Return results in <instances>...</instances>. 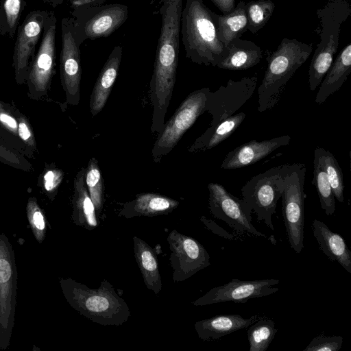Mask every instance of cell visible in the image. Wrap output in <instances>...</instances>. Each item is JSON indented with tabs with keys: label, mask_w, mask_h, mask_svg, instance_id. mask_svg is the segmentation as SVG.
<instances>
[{
	"label": "cell",
	"mask_w": 351,
	"mask_h": 351,
	"mask_svg": "<svg viewBox=\"0 0 351 351\" xmlns=\"http://www.w3.org/2000/svg\"><path fill=\"white\" fill-rule=\"evenodd\" d=\"M180 34L186 57L197 64L217 66L226 51L217 34L215 13L203 0H186Z\"/></svg>",
	"instance_id": "1"
},
{
	"label": "cell",
	"mask_w": 351,
	"mask_h": 351,
	"mask_svg": "<svg viewBox=\"0 0 351 351\" xmlns=\"http://www.w3.org/2000/svg\"><path fill=\"white\" fill-rule=\"evenodd\" d=\"M59 283L69 305L93 323L118 326L130 317L128 305L106 279L97 289L89 288L71 278H60Z\"/></svg>",
	"instance_id": "2"
},
{
	"label": "cell",
	"mask_w": 351,
	"mask_h": 351,
	"mask_svg": "<svg viewBox=\"0 0 351 351\" xmlns=\"http://www.w3.org/2000/svg\"><path fill=\"white\" fill-rule=\"evenodd\" d=\"M313 51L311 44L284 38L267 58V66L258 88V111L273 107L287 82L307 60Z\"/></svg>",
	"instance_id": "3"
},
{
	"label": "cell",
	"mask_w": 351,
	"mask_h": 351,
	"mask_svg": "<svg viewBox=\"0 0 351 351\" xmlns=\"http://www.w3.org/2000/svg\"><path fill=\"white\" fill-rule=\"evenodd\" d=\"M320 20V42L308 69V85L311 91L320 85L330 69L337 51L341 25L351 14L348 0H329L316 11Z\"/></svg>",
	"instance_id": "4"
},
{
	"label": "cell",
	"mask_w": 351,
	"mask_h": 351,
	"mask_svg": "<svg viewBox=\"0 0 351 351\" xmlns=\"http://www.w3.org/2000/svg\"><path fill=\"white\" fill-rule=\"evenodd\" d=\"M295 165L286 164L273 167L249 180L241 189L243 201L258 221H263L271 230L274 227L271 216L276 213L278 200L281 197L287 176Z\"/></svg>",
	"instance_id": "5"
},
{
	"label": "cell",
	"mask_w": 351,
	"mask_h": 351,
	"mask_svg": "<svg viewBox=\"0 0 351 351\" xmlns=\"http://www.w3.org/2000/svg\"><path fill=\"white\" fill-rule=\"evenodd\" d=\"M71 18L76 40L106 38L117 30L128 17V7L121 3L85 5L73 8Z\"/></svg>",
	"instance_id": "6"
},
{
	"label": "cell",
	"mask_w": 351,
	"mask_h": 351,
	"mask_svg": "<svg viewBox=\"0 0 351 351\" xmlns=\"http://www.w3.org/2000/svg\"><path fill=\"white\" fill-rule=\"evenodd\" d=\"M210 90L209 88H202L193 91L165 123L152 150V156L155 162H160L164 156L172 151L197 119L206 112V102Z\"/></svg>",
	"instance_id": "7"
},
{
	"label": "cell",
	"mask_w": 351,
	"mask_h": 351,
	"mask_svg": "<svg viewBox=\"0 0 351 351\" xmlns=\"http://www.w3.org/2000/svg\"><path fill=\"white\" fill-rule=\"evenodd\" d=\"M18 273L14 251L8 237L0 232V351L10 343L14 326Z\"/></svg>",
	"instance_id": "8"
},
{
	"label": "cell",
	"mask_w": 351,
	"mask_h": 351,
	"mask_svg": "<svg viewBox=\"0 0 351 351\" xmlns=\"http://www.w3.org/2000/svg\"><path fill=\"white\" fill-rule=\"evenodd\" d=\"M306 165L295 163L287 176L281 195L282 211L287 235L291 247L298 254L304 247V185Z\"/></svg>",
	"instance_id": "9"
},
{
	"label": "cell",
	"mask_w": 351,
	"mask_h": 351,
	"mask_svg": "<svg viewBox=\"0 0 351 351\" xmlns=\"http://www.w3.org/2000/svg\"><path fill=\"white\" fill-rule=\"evenodd\" d=\"M57 19L49 12L45 21L38 49L30 60L26 83L28 96L38 100L45 95L51 86L56 66V33Z\"/></svg>",
	"instance_id": "10"
},
{
	"label": "cell",
	"mask_w": 351,
	"mask_h": 351,
	"mask_svg": "<svg viewBox=\"0 0 351 351\" xmlns=\"http://www.w3.org/2000/svg\"><path fill=\"white\" fill-rule=\"evenodd\" d=\"M167 240L173 282L184 281L210 265L208 252L194 238L172 230Z\"/></svg>",
	"instance_id": "11"
},
{
	"label": "cell",
	"mask_w": 351,
	"mask_h": 351,
	"mask_svg": "<svg viewBox=\"0 0 351 351\" xmlns=\"http://www.w3.org/2000/svg\"><path fill=\"white\" fill-rule=\"evenodd\" d=\"M62 48L60 58L61 83L66 102L78 105L80 100L82 75L80 45L78 44L71 17H64L61 21Z\"/></svg>",
	"instance_id": "12"
},
{
	"label": "cell",
	"mask_w": 351,
	"mask_h": 351,
	"mask_svg": "<svg viewBox=\"0 0 351 351\" xmlns=\"http://www.w3.org/2000/svg\"><path fill=\"white\" fill-rule=\"evenodd\" d=\"M258 76L244 77L234 81L230 79L226 85L214 92L209 91L206 111L212 116L210 125H216L241 108L253 95Z\"/></svg>",
	"instance_id": "13"
},
{
	"label": "cell",
	"mask_w": 351,
	"mask_h": 351,
	"mask_svg": "<svg viewBox=\"0 0 351 351\" xmlns=\"http://www.w3.org/2000/svg\"><path fill=\"white\" fill-rule=\"evenodd\" d=\"M208 189V208L214 217L225 221L237 232L267 238L252 224V213L247 210L243 199L233 195L218 183H209Z\"/></svg>",
	"instance_id": "14"
},
{
	"label": "cell",
	"mask_w": 351,
	"mask_h": 351,
	"mask_svg": "<svg viewBox=\"0 0 351 351\" xmlns=\"http://www.w3.org/2000/svg\"><path fill=\"white\" fill-rule=\"evenodd\" d=\"M49 12L47 10H32L17 28L13 66L15 80L19 85L26 82L29 64L35 55L36 46L41 38L44 23Z\"/></svg>",
	"instance_id": "15"
},
{
	"label": "cell",
	"mask_w": 351,
	"mask_h": 351,
	"mask_svg": "<svg viewBox=\"0 0 351 351\" xmlns=\"http://www.w3.org/2000/svg\"><path fill=\"white\" fill-rule=\"evenodd\" d=\"M278 279L241 280L232 279L227 284L215 287L192 302L195 306H206L224 302L245 303L250 299L267 296L278 291Z\"/></svg>",
	"instance_id": "16"
},
{
	"label": "cell",
	"mask_w": 351,
	"mask_h": 351,
	"mask_svg": "<svg viewBox=\"0 0 351 351\" xmlns=\"http://www.w3.org/2000/svg\"><path fill=\"white\" fill-rule=\"evenodd\" d=\"M291 138L289 135L285 134L263 141L251 140L228 152L220 167L223 169H235L254 164L278 148L288 145Z\"/></svg>",
	"instance_id": "17"
},
{
	"label": "cell",
	"mask_w": 351,
	"mask_h": 351,
	"mask_svg": "<svg viewBox=\"0 0 351 351\" xmlns=\"http://www.w3.org/2000/svg\"><path fill=\"white\" fill-rule=\"evenodd\" d=\"M122 54V47L115 46L95 82L89 101L90 111L94 117L103 110L108 101L118 75Z\"/></svg>",
	"instance_id": "18"
},
{
	"label": "cell",
	"mask_w": 351,
	"mask_h": 351,
	"mask_svg": "<svg viewBox=\"0 0 351 351\" xmlns=\"http://www.w3.org/2000/svg\"><path fill=\"white\" fill-rule=\"evenodd\" d=\"M178 201L154 193L137 194L135 198L123 204L119 217L131 219L136 217H155L168 215L175 210Z\"/></svg>",
	"instance_id": "19"
},
{
	"label": "cell",
	"mask_w": 351,
	"mask_h": 351,
	"mask_svg": "<svg viewBox=\"0 0 351 351\" xmlns=\"http://www.w3.org/2000/svg\"><path fill=\"white\" fill-rule=\"evenodd\" d=\"M258 315L245 318L238 314H226L195 323V330L203 341H214L233 332L247 328L259 319Z\"/></svg>",
	"instance_id": "20"
},
{
	"label": "cell",
	"mask_w": 351,
	"mask_h": 351,
	"mask_svg": "<svg viewBox=\"0 0 351 351\" xmlns=\"http://www.w3.org/2000/svg\"><path fill=\"white\" fill-rule=\"evenodd\" d=\"M312 227L319 250L329 260L337 261L351 274V252L343 237L318 219L313 220Z\"/></svg>",
	"instance_id": "21"
},
{
	"label": "cell",
	"mask_w": 351,
	"mask_h": 351,
	"mask_svg": "<svg viewBox=\"0 0 351 351\" xmlns=\"http://www.w3.org/2000/svg\"><path fill=\"white\" fill-rule=\"evenodd\" d=\"M86 168L82 167L76 174L73 184L71 219L77 226L93 230L98 226L95 206L85 183Z\"/></svg>",
	"instance_id": "22"
},
{
	"label": "cell",
	"mask_w": 351,
	"mask_h": 351,
	"mask_svg": "<svg viewBox=\"0 0 351 351\" xmlns=\"http://www.w3.org/2000/svg\"><path fill=\"white\" fill-rule=\"evenodd\" d=\"M262 57L263 50L260 47L239 38L226 46L225 55L217 66L230 71L246 70L258 64Z\"/></svg>",
	"instance_id": "23"
},
{
	"label": "cell",
	"mask_w": 351,
	"mask_h": 351,
	"mask_svg": "<svg viewBox=\"0 0 351 351\" xmlns=\"http://www.w3.org/2000/svg\"><path fill=\"white\" fill-rule=\"evenodd\" d=\"M351 72V43L348 44L334 59L323 78L315 101L321 104L338 90Z\"/></svg>",
	"instance_id": "24"
},
{
	"label": "cell",
	"mask_w": 351,
	"mask_h": 351,
	"mask_svg": "<svg viewBox=\"0 0 351 351\" xmlns=\"http://www.w3.org/2000/svg\"><path fill=\"white\" fill-rule=\"evenodd\" d=\"M133 243L135 260L142 274L145 285L157 295L162 290V279L156 252L154 248L137 236L133 237Z\"/></svg>",
	"instance_id": "25"
},
{
	"label": "cell",
	"mask_w": 351,
	"mask_h": 351,
	"mask_svg": "<svg viewBox=\"0 0 351 351\" xmlns=\"http://www.w3.org/2000/svg\"><path fill=\"white\" fill-rule=\"evenodd\" d=\"M246 114L245 112L234 114L220 123L210 127L189 148L191 153L206 152L218 145L230 136L241 125Z\"/></svg>",
	"instance_id": "26"
},
{
	"label": "cell",
	"mask_w": 351,
	"mask_h": 351,
	"mask_svg": "<svg viewBox=\"0 0 351 351\" xmlns=\"http://www.w3.org/2000/svg\"><path fill=\"white\" fill-rule=\"evenodd\" d=\"M215 19L219 39L226 47L232 40L241 38L247 30L245 3L240 1L228 14L219 15L215 13Z\"/></svg>",
	"instance_id": "27"
},
{
	"label": "cell",
	"mask_w": 351,
	"mask_h": 351,
	"mask_svg": "<svg viewBox=\"0 0 351 351\" xmlns=\"http://www.w3.org/2000/svg\"><path fill=\"white\" fill-rule=\"evenodd\" d=\"M326 172L335 197L344 202L343 172L335 156L328 150L317 147L314 151V159Z\"/></svg>",
	"instance_id": "28"
},
{
	"label": "cell",
	"mask_w": 351,
	"mask_h": 351,
	"mask_svg": "<svg viewBox=\"0 0 351 351\" xmlns=\"http://www.w3.org/2000/svg\"><path fill=\"white\" fill-rule=\"evenodd\" d=\"M247 329L250 351H265L278 330L275 322L267 318H259Z\"/></svg>",
	"instance_id": "29"
},
{
	"label": "cell",
	"mask_w": 351,
	"mask_h": 351,
	"mask_svg": "<svg viewBox=\"0 0 351 351\" xmlns=\"http://www.w3.org/2000/svg\"><path fill=\"white\" fill-rule=\"evenodd\" d=\"M24 6L23 0H1L0 34L1 35L11 38L14 37Z\"/></svg>",
	"instance_id": "30"
},
{
	"label": "cell",
	"mask_w": 351,
	"mask_h": 351,
	"mask_svg": "<svg viewBox=\"0 0 351 351\" xmlns=\"http://www.w3.org/2000/svg\"><path fill=\"white\" fill-rule=\"evenodd\" d=\"M85 183L98 217L101 214L103 210L104 187L98 161L94 157L90 158L86 168Z\"/></svg>",
	"instance_id": "31"
},
{
	"label": "cell",
	"mask_w": 351,
	"mask_h": 351,
	"mask_svg": "<svg viewBox=\"0 0 351 351\" xmlns=\"http://www.w3.org/2000/svg\"><path fill=\"white\" fill-rule=\"evenodd\" d=\"M245 4L247 30L252 34H256L271 18L275 4L271 0L250 1Z\"/></svg>",
	"instance_id": "32"
},
{
	"label": "cell",
	"mask_w": 351,
	"mask_h": 351,
	"mask_svg": "<svg viewBox=\"0 0 351 351\" xmlns=\"http://www.w3.org/2000/svg\"><path fill=\"white\" fill-rule=\"evenodd\" d=\"M313 174L312 184L317 192L321 207L326 215H332L335 211V197L326 172L315 160Z\"/></svg>",
	"instance_id": "33"
},
{
	"label": "cell",
	"mask_w": 351,
	"mask_h": 351,
	"mask_svg": "<svg viewBox=\"0 0 351 351\" xmlns=\"http://www.w3.org/2000/svg\"><path fill=\"white\" fill-rule=\"evenodd\" d=\"M26 215L32 232L38 243L46 237L48 222L44 210L35 197H30L26 204Z\"/></svg>",
	"instance_id": "34"
},
{
	"label": "cell",
	"mask_w": 351,
	"mask_h": 351,
	"mask_svg": "<svg viewBox=\"0 0 351 351\" xmlns=\"http://www.w3.org/2000/svg\"><path fill=\"white\" fill-rule=\"evenodd\" d=\"M343 338L339 335L324 334L314 337L303 351H338L341 348Z\"/></svg>",
	"instance_id": "35"
},
{
	"label": "cell",
	"mask_w": 351,
	"mask_h": 351,
	"mask_svg": "<svg viewBox=\"0 0 351 351\" xmlns=\"http://www.w3.org/2000/svg\"><path fill=\"white\" fill-rule=\"evenodd\" d=\"M64 177V173L58 168L47 169L43 177V189L48 198L53 201Z\"/></svg>",
	"instance_id": "36"
},
{
	"label": "cell",
	"mask_w": 351,
	"mask_h": 351,
	"mask_svg": "<svg viewBox=\"0 0 351 351\" xmlns=\"http://www.w3.org/2000/svg\"><path fill=\"white\" fill-rule=\"evenodd\" d=\"M15 114L16 115L18 122V136L25 145L33 149H36V141L34 132L27 119L17 110H16Z\"/></svg>",
	"instance_id": "37"
},
{
	"label": "cell",
	"mask_w": 351,
	"mask_h": 351,
	"mask_svg": "<svg viewBox=\"0 0 351 351\" xmlns=\"http://www.w3.org/2000/svg\"><path fill=\"white\" fill-rule=\"evenodd\" d=\"M0 160L15 168L28 171L31 165L23 158H19L14 153L0 145Z\"/></svg>",
	"instance_id": "38"
},
{
	"label": "cell",
	"mask_w": 351,
	"mask_h": 351,
	"mask_svg": "<svg viewBox=\"0 0 351 351\" xmlns=\"http://www.w3.org/2000/svg\"><path fill=\"white\" fill-rule=\"evenodd\" d=\"M7 104L0 107V124L8 132L15 136H18V122L12 112L11 108L6 107Z\"/></svg>",
	"instance_id": "39"
},
{
	"label": "cell",
	"mask_w": 351,
	"mask_h": 351,
	"mask_svg": "<svg viewBox=\"0 0 351 351\" xmlns=\"http://www.w3.org/2000/svg\"><path fill=\"white\" fill-rule=\"evenodd\" d=\"M200 221L204 224V226L210 231L214 232L215 234H219L221 237H225L228 239H232V236L228 232L225 231L222 228L219 226L217 223H215L213 221L207 219L204 216H202L200 217Z\"/></svg>",
	"instance_id": "40"
},
{
	"label": "cell",
	"mask_w": 351,
	"mask_h": 351,
	"mask_svg": "<svg viewBox=\"0 0 351 351\" xmlns=\"http://www.w3.org/2000/svg\"><path fill=\"white\" fill-rule=\"evenodd\" d=\"M211 1L223 14L230 13L235 8V0H211Z\"/></svg>",
	"instance_id": "41"
},
{
	"label": "cell",
	"mask_w": 351,
	"mask_h": 351,
	"mask_svg": "<svg viewBox=\"0 0 351 351\" xmlns=\"http://www.w3.org/2000/svg\"><path fill=\"white\" fill-rule=\"evenodd\" d=\"M105 0H69L71 7L75 8L85 5L102 4Z\"/></svg>",
	"instance_id": "42"
},
{
	"label": "cell",
	"mask_w": 351,
	"mask_h": 351,
	"mask_svg": "<svg viewBox=\"0 0 351 351\" xmlns=\"http://www.w3.org/2000/svg\"><path fill=\"white\" fill-rule=\"evenodd\" d=\"M45 3L51 5L52 7L55 8L60 5H61L64 0H43Z\"/></svg>",
	"instance_id": "43"
},
{
	"label": "cell",
	"mask_w": 351,
	"mask_h": 351,
	"mask_svg": "<svg viewBox=\"0 0 351 351\" xmlns=\"http://www.w3.org/2000/svg\"><path fill=\"white\" fill-rule=\"evenodd\" d=\"M5 104L0 101V107L4 106Z\"/></svg>",
	"instance_id": "44"
}]
</instances>
